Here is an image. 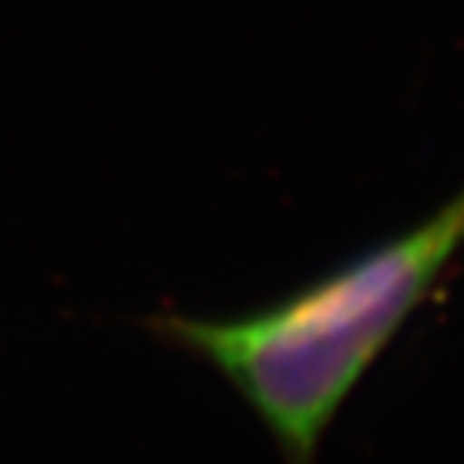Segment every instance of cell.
<instances>
[{
    "instance_id": "cell-1",
    "label": "cell",
    "mask_w": 464,
    "mask_h": 464,
    "mask_svg": "<svg viewBox=\"0 0 464 464\" xmlns=\"http://www.w3.org/2000/svg\"><path fill=\"white\" fill-rule=\"evenodd\" d=\"M464 252V184L429 217L275 304L239 316L152 313L155 342L213 368L268 432L281 464L319 449L368 371L439 294Z\"/></svg>"
}]
</instances>
